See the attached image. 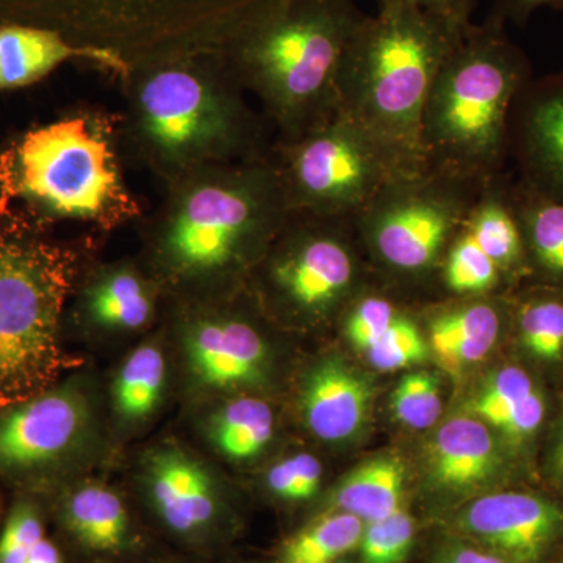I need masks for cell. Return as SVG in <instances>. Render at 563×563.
<instances>
[{
    "mask_svg": "<svg viewBox=\"0 0 563 563\" xmlns=\"http://www.w3.org/2000/svg\"><path fill=\"white\" fill-rule=\"evenodd\" d=\"M417 520L406 507L383 520L365 523L358 563H406L417 542Z\"/></svg>",
    "mask_w": 563,
    "mask_h": 563,
    "instance_id": "34",
    "label": "cell"
},
{
    "mask_svg": "<svg viewBox=\"0 0 563 563\" xmlns=\"http://www.w3.org/2000/svg\"><path fill=\"white\" fill-rule=\"evenodd\" d=\"M261 0H0V22L41 25L129 62L169 47L210 43Z\"/></svg>",
    "mask_w": 563,
    "mask_h": 563,
    "instance_id": "10",
    "label": "cell"
},
{
    "mask_svg": "<svg viewBox=\"0 0 563 563\" xmlns=\"http://www.w3.org/2000/svg\"><path fill=\"white\" fill-rule=\"evenodd\" d=\"M174 380L172 344L161 322L121 358L103 391L107 422L118 450L161 418Z\"/></svg>",
    "mask_w": 563,
    "mask_h": 563,
    "instance_id": "19",
    "label": "cell"
},
{
    "mask_svg": "<svg viewBox=\"0 0 563 563\" xmlns=\"http://www.w3.org/2000/svg\"><path fill=\"white\" fill-rule=\"evenodd\" d=\"M553 563H563V550H562V553L558 555V558H555V561Z\"/></svg>",
    "mask_w": 563,
    "mask_h": 563,
    "instance_id": "44",
    "label": "cell"
},
{
    "mask_svg": "<svg viewBox=\"0 0 563 563\" xmlns=\"http://www.w3.org/2000/svg\"><path fill=\"white\" fill-rule=\"evenodd\" d=\"M188 412L202 446L229 465L257 462L276 440L279 421L266 396H224L188 407Z\"/></svg>",
    "mask_w": 563,
    "mask_h": 563,
    "instance_id": "23",
    "label": "cell"
},
{
    "mask_svg": "<svg viewBox=\"0 0 563 563\" xmlns=\"http://www.w3.org/2000/svg\"><path fill=\"white\" fill-rule=\"evenodd\" d=\"M406 465L398 455H377L340 481L321 512L342 510L363 523L383 520L406 507Z\"/></svg>",
    "mask_w": 563,
    "mask_h": 563,
    "instance_id": "28",
    "label": "cell"
},
{
    "mask_svg": "<svg viewBox=\"0 0 563 563\" xmlns=\"http://www.w3.org/2000/svg\"><path fill=\"white\" fill-rule=\"evenodd\" d=\"M468 413L495 431L515 457L531 453L548 418V396L531 369L517 363L485 377Z\"/></svg>",
    "mask_w": 563,
    "mask_h": 563,
    "instance_id": "24",
    "label": "cell"
},
{
    "mask_svg": "<svg viewBox=\"0 0 563 563\" xmlns=\"http://www.w3.org/2000/svg\"><path fill=\"white\" fill-rule=\"evenodd\" d=\"M372 383L340 357H324L302 374L296 409L306 431L324 443L357 435L368 420Z\"/></svg>",
    "mask_w": 563,
    "mask_h": 563,
    "instance_id": "22",
    "label": "cell"
},
{
    "mask_svg": "<svg viewBox=\"0 0 563 563\" xmlns=\"http://www.w3.org/2000/svg\"><path fill=\"white\" fill-rule=\"evenodd\" d=\"M90 240L0 225V407L47 390L81 366L63 346L65 312Z\"/></svg>",
    "mask_w": 563,
    "mask_h": 563,
    "instance_id": "7",
    "label": "cell"
},
{
    "mask_svg": "<svg viewBox=\"0 0 563 563\" xmlns=\"http://www.w3.org/2000/svg\"><path fill=\"white\" fill-rule=\"evenodd\" d=\"M69 63H84L117 80L129 69L120 52L81 46L41 25L0 22V91L33 87Z\"/></svg>",
    "mask_w": 563,
    "mask_h": 563,
    "instance_id": "21",
    "label": "cell"
},
{
    "mask_svg": "<svg viewBox=\"0 0 563 563\" xmlns=\"http://www.w3.org/2000/svg\"><path fill=\"white\" fill-rule=\"evenodd\" d=\"M429 310L428 344L446 372L484 361L512 321V298L472 296Z\"/></svg>",
    "mask_w": 563,
    "mask_h": 563,
    "instance_id": "25",
    "label": "cell"
},
{
    "mask_svg": "<svg viewBox=\"0 0 563 563\" xmlns=\"http://www.w3.org/2000/svg\"><path fill=\"white\" fill-rule=\"evenodd\" d=\"M544 474L555 490L563 495V413L555 421L547 453H544Z\"/></svg>",
    "mask_w": 563,
    "mask_h": 563,
    "instance_id": "41",
    "label": "cell"
},
{
    "mask_svg": "<svg viewBox=\"0 0 563 563\" xmlns=\"http://www.w3.org/2000/svg\"><path fill=\"white\" fill-rule=\"evenodd\" d=\"M265 318L246 290L165 302L162 322L187 407L224 396H266L274 379V346Z\"/></svg>",
    "mask_w": 563,
    "mask_h": 563,
    "instance_id": "9",
    "label": "cell"
},
{
    "mask_svg": "<svg viewBox=\"0 0 563 563\" xmlns=\"http://www.w3.org/2000/svg\"><path fill=\"white\" fill-rule=\"evenodd\" d=\"M443 529V528H442ZM428 563H512L483 544L443 529L432 544Z\"/></svg>",
    "mask_w": 563,
    "mask_h": 563,
    "instance_id": "38",
    "label": "cell"
},
{
    "mask_svg": "<svg viewBox=\"0 0 563 563\" xmlns=\"http://www.w3.org/2000/svg\"><path fill=\"white\" fill-rule=\"evenodd\" d=\"M322 484V463L317 455L299 451L277 459L263 476V487L273 499L298 506L317 498Z\"/></svg>",
    "mask_w": 563,
    "mask_h": 563,
    "instance_id": "33",
    "label": "cell"
},
{
    "mask_svg": "<svg viewBox=\"0 0 563 563\" xmlns=\"http://www.w3.org/2000/svg\"><path fill=\"white\" fill-rule=\"evenodd\" d=\"M365 523L342 510L314 515L277 550L279 563H332L357 553Z\"/></svg>",
    "mask_w": 563,
    "mask_h": 563,
    "instance_id": "30",
    "label": "cell"
},
{
    "mask_svg": "<svg viewBox=\"0 0 563 563\" xmlns=\"http://www.w3.org/2000/svg\"><path fill=\"white\" fill-rule=\"evenodd\" d=\"M465 29L409 5L366 14L347 41L336 111L368 132L406 172H422L421 117L440 66Z\"/></svg>",
    "mask_w": 563,
    "mask_h": 563,
    "instance_id": "6",
    "label": "cell"
},
{
    "mask_svg": "<svg viewBox=\"0 0 563 563\" xmlns=\"http://www.w3.org/2000/svg\"><path fill=\"white\" fill-rule=\"evenodd\" d=\"M129 563H199V561L190 555H179V558H146Z\"/></svg>",
    "mask_w": 563,
    "mask_h": 563,
    "instance_id": "43",
    "label": "cell"
},
{
    "mask_svg": "<svg viewBox=\"0 0 563 563\" xmlns=\"http://www.w3.org/2000/svg\"><path fill=\"white\" fill-rule=\"evenodd\" d=\"M103 391L91 374H66L47 390L0 407V483L51 496L98 474L117 453Z\"/></svg>",
    "mask_w": 563,
    "mask_h": 563,
    "instance_id": "8",
    "label": "cell"
},
{
    "mask_svg": "<svg viewBox=\"0 0 563 563\" xmlns=\"http://www.w3.org/2000/svg\"><path fill=\"white\" fill-rule=\"evenodd\" d=\"M25 563H66V558L62 544L44 536L33 548Z\"/></svg>",
    "mask_w": 563,
    "mask_h": 563,
    "instance_id": "42",
    "label": "cell"
},
{
    "mask_svg": "<svg viewBox=\"0 0 563 563\" xmlns=\"http://www.w3.org/2000/svg\"><path fill=\"white\" fill-rule=\"evenodd\" d=\"M49 509L44 496L13 493L0 531V563H25L36 543L47 536Z\"/></svg>",
    "mask_w": 563,
    "mask_h": 563,
    "instance_id": "32",
    "label": "cell"
},
{
    "mask_svg": "<svg viewBox=\"0 0 563 563\" xmlns=\"http://www.w3.org/2000/svg\"><path fill=\"white\" fill-rule=\"evenodd\" d=\"M361 252L354 220L290 211L246 291L273 320L318 324L362 291Z\"/></svg>",
    "mask_w": 563,
    "mask_h": 563,
    "instance_id": "11",
    "label": "cell"
},
{
    "mask_svg": "<svg viewBox=\"0 0 563 563\" xmlns=\"http://www.w3.org/2000/svg\"><path fill=\"white\" fill-rule=\"evenodd\" d=\"M51 523L74 554L95 563L146 559L150 540L124 492L99 477H79L47 496Z\"/></svg>",
    "mask_w": 563,
    "mask_h": 563,
    "instance_id": "17",
    "label": "cell"
},
{
    "mask_svg": "<svg viewBox=\"0 0 563 563\" xmlns=\"http://www.w3.org/2000/svg\"><path fill=\"white\" fill-rule=\"evenodd\" d=\"M510 173H503L485 184L465 222V231L495 262L506 282L528 279L523 235L509 202Z\"/></svg>",
    "mask_w": 563,
    "mask_h": 563,
    "instance_id": "27",
    "label": "cell"
},
{
    "mask_svg": "<svg viewBox=\"0 0 563 563\" xmlns=\"http://www.w3.org/2000/svg\"><path fill=\"white\" fill-rule=\"evenodd\" d=\"M132 487L152 525L190 558H213L239 533L229 484L210 457L179 437H162L140 451Z\"/></svg>",
    "mask_w": 563,
    "mask_h": 563,
    "instance_id": "13",
    "label": "cell"
},
{
    "mask_svg": "<svg viewBox=\"0 0 563 563\" xmlns=\"http://www.w3.org/2000/svg\"><path fill=\"white\" fill-rule=\"evenodd\" d=\"M509 162L515 177L563 202V73L532 77L510 114Z\"/></svg>",
    "mask_w": 563,
    "mask_h": 563,
    "instance_id": "18",
    "label": "cell"
},
{
    "mask_svg": "<svg viewBox=\"0 0 563 563\" xmlns=\"http://www.w3.org/2000/svg\"><path fill=\"white\" fill-rule=\"evenodd\" d=\"M396 420L415 431L432 428L442 415L439 377L429 372L406 374L391 396Z\"/></svg>",
    "mask_w": 563,
    "mask_h": 563,
    "instance_id": "36",
    "label": "cell"
},
{
    "mask_svg": "<svg viewBox=\"0 0 563 563\" xmlns=\"http://www.w3.org/2000/svg\"><path fill=\"white\" fill-rule=\"evenodd\" d=\"M166 298L136 257L85 263L65 312V332L88 342L143 339L161 325Z\"/></svg>",
    "mask_w": 563,
    "mask_h": 563,
    "instance_id": "15",
    "label": "cell"
},
{
    "mask_svg": "<svg viewBox=\"0 0 563 563\" xmlns=\"http://www.w3.org/2000/svg\"><path fill=\"white\" fill-rule=\"evenodd\" d=\"M365 354L374 368L380 372H398L424 361L429 354V344L412 314L404 309L387 332Z\"/></svg>",
    "mask_w": 563,
    "mask_h": 563,
    "instance_id": "37",
    "label": "cell"
},
{
    "mask_svg": "<svg viewBox=\"0 0 563 563\" xmlns=\"http://www.w3.org/2000/svg\"><path fill=\"white\" fill-rule=\"evenodd\" d=\"M332 563H351L350 562V559H342V561H336V562H332Z\"/></svg>",
    "mask_w": 563,
    "mask_h": 563,
    "instance_id": "45",
    "label": "cell"
},
{
    "mask_svg": "<svg viewBox=\"0 0 563 563\" xmlns=\"http://www.w3.org/2000/svg\"><path fill=\"white\" fill-rule=\"evenodd\" d=\"M515 461L517 457L484 421L472 415L451 418L429 442V484L444 498L466 503L501 488Z\"/></svg>",
    "mask_w": 563,
    "mask_h": 563,
    "instance_id": "20",
    "label": "cell"
},
{
    "mask_svg": "<svg viewBox=\"0 0 563 563\" xmlns=\"http://www.w3.org/2000/svg\"><path fill=\"white\" fill-rule=\"evenodd\" d=\"M163 191L157 209L139 224V257L166 301L228 298L246 290L290 214L272 152L199 169Z\"/></svg>",
    "mask_w": 563,
    "mask_h": 563,
    "instance_id": "1",
    "label": "cell"
},
{
    "mask_svg": "<svg viewBox=\"0 0 563 563\" xmlns=\"http://www.w3.org/2000/svg\"><path fill=\"white\" fill-rule=\"evenodd\" d=\"M488 180L422 169L391 177L354 218L363 254L398 279H440L444 255Z\"/></svg>",
    "mask_w": 563,
    "mask_h": 563,
    "instance_id": "12",
    "label": "cell"
},
{
    "mask_svg": "<svg viewBox=\"0 0 563 563\" xmlns=\"http://www.w3.org/2000/svg\"><path fill=\"white\" fill-rule=\"evenodd\" d=\"M0 143H2V140H0Z\"/></svg>",
    "mask_w": 563,
    "mask_h": 563,
    "instance_id": "47",
    "label": "cell"
},
{
    "mask_svg": "<svg viewBox=\"0 0 563 563\" xmlns=\"http://www.w3.org/2000/svg\"><path fill=\"white\" fill-rule=\"evenodd\" d=\"M507 195L523 235L529 277L563 288V202L532 190L512 173Z\"/></svg>",
    "mask_w": 563,
    "mask_h": 563,
    "instance_id": "26",
    "label": "cell"
},
{
    "mask_svg": "<svg viewBox=\"0 0 563 563\" xmlns=\"http://www.w3.org/2000/svg\"><path fill=\"white\" fill-rule=\"evenodd\" d=\"M477 0H377V5H409L450 22L457 29H466L473 22Z\"/></svg>",
    "mask_w": 563,
    "mask_h": 563,
    "instance_id": "39",
    "label": "cell"
},
{
    "mask_svg": "<svg viewBox=\"0 0 563 563\" xmlns=\"http://www.w3.org/2000/svg\"><path fill=\"white\" fill-rule=\"evenodd\" d=\"M118 81L122 157L163 187L272 152V125L209 44L151 52Z\"/></svg>",
    "mask_w": 563,
    "mask_h": 563,
    "instance_id": "2",
    "label": "cell"
},
{
    "mask_svg": "<svg viewBox=\"0 0 563 563\" xmlns=\"http://www.w3.org/2000/svg\"><path fill=\"white\" fill-rule=\"evenodd\" d=\"M120 117L77 103L0 143V225L51 233L60 224L110 233L146 217L125 177Z\"/></svg>",
    "mask_w": 563,
    "mask_h": 563,
    "instance_id": "3",
    "label": "cell"
},
{
    "mask_svg": "<svg viewBox=\"0 0 563 563\" xmlns=\"http://www.w3.org/2000/svg\"><path fill=\"white\" fill-rule=\"evenodd\" d=\"M365 16L355 0H261L209 46L288 143L336 113L340 63Z\"/></svg>",
    "mask_w": 563,
    "mask_h": 563,
    "instance_id": "4",
    "label": "cell"
},
{
    "mask_svg": "<svg viewBox=\"0 0 563 563\" xmlns=\"http://www.w3.org/2000/svg\"><path fill=\"white\" fill-rule=\"evenodd\" d=\"M531 62L492 13L465 29L446 55L421 117L426 169L490 180L509 163L510 114L532 79Z\"/></svg>",
    "mask_w": 563,
    "mask_h": 563,
    "instance_id": "5",
    "label": "cell"
},
{
    "mask_svg": "<svg viewBox=\"0 0 563 563\" xmlns=\"http://www.w3.org/2000/svg\"><path fill=\"white\" fill-rule=\"evenodd\" d=\"M515 342L543 368L563 365V288L537 284L512 298Z\"/></svg>",
    "mask_w": 563,
    "mask_h": 563,
    "instance_id": "29",
    "label": "cell"
},
{
    "mask_svg": "<svg viewBox=\"0 0 563 563\" xmlns=\"http://www.w3.org/2000/svg\"><path fill=\"white\" fill-rule=\"evenodd\" d=\"M504 282L506 279L498 266L477 246L463 225L444 255L440 269V284L444 290L454 298L492 296L501 290Z\"/></svg>",
    "mask_w": 563,
    "mask_h": 563,
    "instance_id": "31",
    "label": "cell"
},
{
    "mask_svg": "<svg viewBox=\"0 0 563 563\" xmlns=\"http://www.w3.org/2000/svg\"><path fill=\"white\" fill-rule=\"evenodd\" d=\"M402 310L390 292L362 290L344 312V336L355 350L365 352L387 332Z\"/></svg>",
    "mask_w": 563,
    "mask_h": 563,
    "instance_id": "35",
    "label": "cell"
},
{
    "mask_svg": "<svg viewBox=\"0 0 563 563\" xmlns=\"http://www.w3.org/2000/svg\"><path fill=\"white\" fill-rule=\"evenodd\" d=\"M540 9L563 10V0H496L493 13L506 22L525 24Z\"/></svg>",
    "mask_w": 563,
    "mask_h": 563,
    "instance_id": "40",
    "label": "cell"
},
{
    "mask_svg": "<svg viewBox=\"0 0 563 563\" xmlns=\"http://www.w3.org/2000/svg\"><path fill=\"white\" fill-rule=\"evenodd\" d=\"M272 155L288 210L313 217L354 220L391 177L410 173L339 111L299 139L274 141Z\"/></svg>",
    "mask_w": 563,
    "mask_h": 563,
    "instance_id": "14",
    "label": "cell"
},
{
    "mask_svg": "<svg viewBox=\"0 0 563 563\" xmlns=\"http://www.w3.org/2000/svg\"><path fill=\"white\" fill-rule=\"evenodd\" d=\"M443 529L512 563H553L563 550V499L498 488L455 507L444 518Z\"/></svg>",
    "mask_w": 563,
    "mask_h": 563,
    "instance_id": "16",
    "label": "cell"
},
{
    "mask_svg": "<svg viewBox=\"0 0 563 563\" xmlns=\"http://www.w3.org/2000/svg\"><path fill=\"white\" fill-rule=\"evenodd\" d=\"M235 563H263V562H257V561H243V562H235Z\"/></svg>",
    "mask_w": 563,
    "mask_h": 563,
    "instance_id": "46",
    "label": "cell"
}]
</instances>
